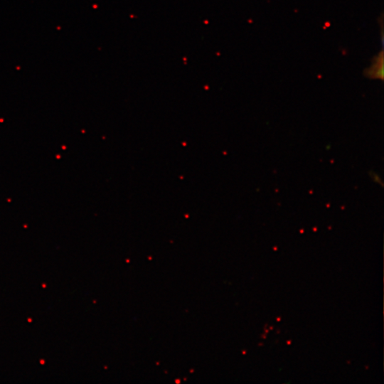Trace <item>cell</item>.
Listing matches in <instances>:
<instances>
[{
    "mask_svg": "<svg viewBox=\"0 0 384 384\" xmlns=\"http://www.w3.org/2000/svg\"><path fill=\"white\" fill-rule=\"evenodd\" d=\"M368 77L372 78L383 79V52L376 56L373 60V63L366 72Z\"/></svg>",
    "mask_w": 384,
    "mask_h": 384,
    "instance_id": "1",
    "label": "cell"
}]
</instances>
